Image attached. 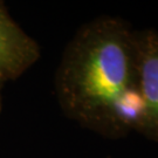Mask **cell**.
<instances>
[{"instance_id":"cell-4","label":"cell","mask_w":158,"mask_h":158,"mask_svg":"<svg viewBox=\"0 0 158 158\" xmlns=\"http://www.w3.org/2000/svg\"><path fill=\"white\" fill-rule=\"evenodd\" d=\"M2 81L0 80V113H1V110H2V94H1V90H2Z\"/></svg>"},{"instance_id":"cell-1","label":"cell","mask_w":158,"mask_h":158,"mask_svg":"<svg viewBox=\"0 0 158 158\" xmlns=\"http://www.w3.org/2000/svg\"><path fill=\"white\" fill-rule=\"evenodd\" d=\"M63 114L103 137L141 132L144 102L138 87L135 29L121 18L100 17L81 26L55 75Z\"/></svg>"},{"instance_id":"cell-2","label":"cell","mask_w":158,"mask_h":158,"mask_svg":"<svg viewBox=\"0 0 158 158\" xmlns=\"http://www.w3.org/2000/svg\"><path fill=\"white\" fill-rule=\"evenodd\" d=\"M138 87L144 102L141 135L158 142V31H135Z\"/></svg>"},{"instance_id":"cell-3","label":"cell","mask_w":158,"mask_h":158,"mask_svg":"<svg viewBox=\"0 0 158 158\" xmlns=\"http://www.w3.org/2000/svg\"><path fill=\"white\" fill-rule=\"evenodd\" d=\"M39 59L38 42L18 25L0 1V80H17Z\"/></svg>"}]
</instances>
